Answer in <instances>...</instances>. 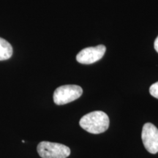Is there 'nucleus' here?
<instances>
[{"mask_svg": "<svg viewBox=\"0 0 158 158\" xmlns=\"http://www.w3.org/2000/svg\"><path fill=\"white\" fill-rule=\"evenodd\" d=\"M13 55V48L7 40L0 37V61L9 59Z\"/></svg>", "mask_w": 158, "mask_h": 158, "instance_id": "423d86ee", "label": "nucleus"}, {"mask_svg": "<svg viewBox=\"0 0 158 158\" xmlns=\"http://www.w3.org/2000/svg\"><path fill=\"white\" fill-rule=\"evenodd\" d=\"M83 89L78 85H64L54 91V102L58 106L70 103L82 95Z\"/></svg>", "mask_w": 158, "mask_h": 158, "instance_id": "7ed1b4c3", "label": "nucleus"}, {"mask_svg": "<svg viewBox=\"0 0 158 158\" xmlns=\"http://www.w3.org/2000/svg\"><path fill=\"white\" fill-rule=\"evenodd\" d=\"M37 150L42 158H67L70 155V149L68 147L54 142H40L37 145Z\"/></svg>", "mask_w": 158, "mask_h": 158, "instance_id": "f03ea898", "label": "nucleus"}, {"mask_svg": "<svg viewBox=\"0 0 158 158\" xmlns=\"http://www.w3.org/2000/svg\"><path fill=\"white\" fill-rule=\"evenodd\" d=\"M149 93L154 98L158 99V81L153 84L150 86Z\"/></svg>", "mask_w": 158, "mask_h": 158, "instance_id": "0eeeda50", "label": "nucleus"}, {"mask_svg": "<svg viewBox=\"0 0 158 158\" xmlns=\"http://www.w3.org/2000/svg\"><path fill=\"white\" fill-rule=\"evenodd\" d=\"M106 48L103 45L89 47L83 49L77 54V62L84 64H91L100 60L106 53Z\"/></svg>", "mask_w": 158, "mask_h": 158, "instance_id": "39448f33", "label": "nucleus"}, {"mask_svg": "<svg viewBox=\"0 0 158 158\" xmlns=\"http://www.w3.org/2000/svg\"><path fill=\"white\" fill-rule=\"evenodd\" d=\"M109 123L108 115L101 110H95L86 114L82 116L79 122L81 127L92 134L106 132L109 127Z\"/></svg>", "mask_w": 158, "mask_h": 158, "instance_id": "f257e3e1", "label": "nucleus"}, {"mask_svg": "<svg viewBox=\"0 0 158 158\" xmlns=\"http://www.w3.org/2000/svg\"><path fill=\"white\" fill-rule=\"evenodd\" d=\"M143 146L148 152H158V129L153 124L147 122L143 125L141 133Z\"/></svg>", "mask_w": 158, "mask_h": 158, "instance_id": "20e7f679", "label": "nucleus"}, {"mask_svg": "<svg viewBox=\"0 0 158 158\" xmlns=\"http://www.w3.org/2000/svg\"><path fill=\"white\" fill-rule=\"evenodd\" d=\"M154 46H155V49L156 50V51L158 53V36L157 38L155 39V43H154Z\"/></svg>", "mask_w": 158, "mask_h": 158, "instance_id": "6e6552de", "label": "nucleus"}]
</instances>
